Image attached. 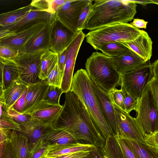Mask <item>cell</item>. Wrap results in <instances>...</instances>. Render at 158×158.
<instances>
[{
	"mask_svg": "<svg viewBox=\"0 0 158 158\" xmlns=\"http://www.w3.org/2000/svg\"><path fill=\"white\" fill-rule=\"evenodd\" d=\"M63 106L52 124L53 129L63 130L77 140H85L97 147L105 144L106 140L94 125L86 108L75 93L71 91L65 93Z\"/></svg>",
	"mask_w": 158,
	"mask_h": 158,
	"instance_id": "1",
	"label": "cell"
},
{
	"mask_svg": "<svg viewBox=\"0 0 158 158\" xmlns=\"http://www.w3.org/2000/svg\"><path fill=\"white\" fill-rule=\"evenodd\" d=\"M133 0H95L89 13L83 29L93 30L112 24L127 23L136 13Z\"/></svg>",
	"mask_w": 158,
	"mask_h": 158,
	"instance_id": "2",
	"label": "cell"
},
{
	"mask_svg": "<svg viewBox=\"0 0 158 158\" xmlns=\"http://www.w3.org/2000/svg\"><path fill=\"white\" fill-rule=\"evenodd\" d=\"M71 91L78 97L86 108L98 132L106 140L114 135L105 120L85 70L81 69L73 76Z\"/></svg>",
	"mask_w": 158,
	"mask_h": 158,
	"instance_id": "3",
	"label": "cell"
},
{
	"mask_svg": "<svg viewBox=\"0 0 158 158\" xmlns=\"http://www.w3.org/2000/svg\"><path fill=\"white\" fill-rule=\"evenodd\" d=\"M85 65L90 79L107 92L120 85L121 74L117 71L113 58L94 52Z\"/></svg>",
	"mask_w": 158,
	"mask_h": 158,
	"instance_id": "4",
	"label": "cell"
},
{
	"mask_svg": "<svg viewBox=\"0 0 158 158\" xmlns=\"http://www.w3.org/2000/svg\"><path fill=\"white\" fill-rule=\"evenodd\" d=\"M142 30L128 23H117L90 31L85 35L86 42L96 50L114 42H128L135 40Z\"/></svg>",
	"mask_w": 158,
	"mask_h": 158,
	"instance_id": "5",
	"label": "cell"
},
{
	"mask_svg": "<svg viewBox=\"0 0 158 158\" xmlns=\"http://www.w3.org/2000/svg\"><path fill=\"white\" fill-rule=\"evenodd\" d=\"M135 111L137 113L135 118L144 138L158 130V115L148 84L142 96L137 100Z\"/></svg>",
	"mask_w": 158,
	"mask_h": 158,
	"instance_id": "6",
	"label": "cell"
},
{
	"mask_svg": "<svg viewBox=\"0 0 158 158\" xmlns=\"http://www.w3.org/2000/svg\"><path fill=\"white\" fill-rule=\"evenodd\" d=\"M153 77L152 64H147L121 74L120 85L134 98L138 100Z\"/></svg>",
	"mask_w": 158,
	"mask_h": 158,
	"instance_id": "7",
	"label": "cell"
},
{
	"mask_svg": "<svg viewBox=\"0 0 158 158\" xmlns=\"http://www.w3.org/2000/svg\"><path fill=\"white\" fill-rule=\"evenodd\" d=\"M41 50L30 53L21 54L16 60L19 77L27 85L38 82L41 64V57L45 51Z\"/></svg>",
	"mask_w": 158,
	"mask_h": 158,
	"instance_id": "8",
	"label": "cell"
},
{
	"mask_svg": "<svg viewBox=\"0 0 158 158\" xmlns=\"http://www.w3.org/2000/svg\"><path fill=\"white\" fill-rule=\"evenodd\" d=\"M92 1L90 0H67L56 10L57 19L72 32L77 33L79 16L83 9Z\"/></svg>",
	"mask_w": 158,
	"mask_h": 158,
	"instance_id": "9",
	"label": "cell"
},
{
	"mask_svg": "<svg viewBox=\"0 0 158 158\" xmlns=\"http://www.w3.org/2000/svg\"><path fill=\"white\" fill-rule=\"evenodd\" d=\"M56 17L55 14L40 11L33 7L26 16L18 22L9 26L0 27V39L10 36L40 23H51Z\"/></svg>",
	"mask_w": 158,
	"mask_h": 158,
	"instance_id": "10",
	"label": "cell"
},
{
	"mask_svg": "<svg viewBox=\"0 0 158 158\" xmlns=\"http://www.w3.org/2000/svg\"><path fill=\"white\" fill-rule=\"evenodd\" d=\"M85 37V35L82 31H78L67 48L65 68L61 87L62 93L70 91L76 58Z\"/></svg>",
	"mask_w": 158,
	"mask_h": 158,
	"instance_id": "11",
	"label": "cell"
},
{
	"mask_svg": "<svg viewBox=\"0 0 158 158\" xmlns=\"http://www.w3.org/2000/svg\"><path fill=\"white\" fill-rule=\"evenodd\" d=\"M114 105L117 118V134L120 137L146 144L135 118Z\"/></svg>",
	"mask_w": 158,
	"mask_h": 158,
	"instance_id": "12",
	"label": "cell"
},
{
	"mask_svg": "<svg viewBox=\"0 0 158 158\" xmlns=\"http://www.w3.org/2000/svg\"><path fill=\"white\" fill-rule=\"evenodd\" d=\"M49 86L47 79L27 85L26 101L22 114H31L35 110L49 105L44 101Z\"/></svg>",
	"mask_w": 158,
	"mask_h": 158,
	"instance_id": "13",
	"label": "cell"
},
{
	"mask_svg": "<svg viewBox=\"0 0 158 158\" xmlns=\"http://www.w3.org/2000/svg\"><path fill=\"white\" fill-rule=\"evenodd\" d=\"M77 33L69 30L56 17L51 23L50 50L58 54L61 53L70 44Z\"/></svg>",
	"mask_w": 158,
	"mask_h": 158,
	"instance_id": "14",
	"label": "cell"
},
{
	"mask_svg": "<svg viewBox=\"0 0 158 158\" xmlns=\"http://www.w3.org/2000/svg\"><path fill=\"white\" fill-rule=\"evenodd\" d=\"M92 88L96 97L103 117L113 133H118V127L115 107L108 93L90 79Z\"/></svg>",
	"mask_w": 158,
	"mask_h": 158,
	"instance_id": "15",
	"label": "cell"
},
{
	"mask_svg": "<svg viewBox=\"0 0 158 158\" xmlns=\"http://www.w3.org/2000/svg\"><path fill=\"white\" fill-rule=\"evenodd\" d=\"M41 22L11 35L0 39V45H6L15 48L23 53L25 45L31 38L41 29L46 24Z\"/></svg>",
	"mask_w": 158,
	"mask_h": 158,
	"instance_id": "16",
	"label": "cell"
},
{
	"mask_svg": "<svg viewBox=\"0 0 158 158\" xmlns=\"http://www.w3.org/2000/svg\"><path fill=\"white\" fill-rule=\"evenodd\" d=\"M51 23L46 24L31 38L25 45L24 53H30L50 49Z\"/></svg>",
	"mask_w": 158,
	"mask_h": 158,
	"instance_id": "17",
	"label": "cell"
},
{
	"mask_svg": "<svg viewBox=\"0 0 158 158\" xmlns=\"http://www.w3.org/2000/svg\"><path fill=\"white\" fill-rule=\"evenodd\" d=\"M113 58L116 69L121 74L147 64L144 59L129 48L122 55Z\"/></svg>",
	"mask_w": 158,
	"mask_h": 158,
	"instance_id": "18",
	"label": "cell"
},
{
	"mask_svg": "<svg viewBox=\"0 0 158 158\" xmlns=\"http://www.w3.org/2000/svg\"><path fill=\"white\" fill-rule=\"evenodd\" d=\"M20 127L22 131L20 132L27 139L30 151L39 140L43 139L53 128L52 125L44 124L33 118L26 126Z\"/></svg>",
	"mask_w": 158,
	"mask_h": 158,
	"instance_id": "19",
	"label": "cell"
},
{
	"mask_svg": "<svg viewBox=\"0 0 158 158\" xmlns=\"http://www.w3.org/2000/svg\"><path fill=\"white\" fill-rule=\"evenodd\" d=\"M119 42L134 51L146 61L151 59L152 42L145 31L142 30L140 34L133 41Z\"/></svg>",
	"mask_w": 158,
	"mask_h": 158,
	"instance_id": "20",
	"label": "cell"
},
{
	"mask_svg": "<svg viewBox=\"0 0 158 158\" xmlns=\"http://www.w3.org/2000/svg\"><path fill=\"white\" fill-rule=\"evenodd\" d=\"M0 92L19 78L18 64L14 60L0 58Z\"/></svg>",
	"mask_w": 158,
	"mask_h": 158,
	"instance_id": "21",
	"label": "cell"
},
{
	"mask_svg": "<svg viewBox=\"0 0 158 158\" xmlns=\"http://www.w3.org/2000/svg\"><path fill=\"white\" fill-rule=\"evenodd\" d=\"M97 147L94 144L77 142L64 145H50L44 156L51 158L81 151H94Z\"/></svg>",
	"mask_w": 158,
	"mask_h": 158,
	"instance_id": "22",
	"label": "cell"
},
{
	"mask_svg": "<svg viewBox=\"0 0 158 158\" xmlns=\"http://www.w3.org/2000/svg\"><path fill=\"white\" fill-rule=\"evenodd\" d=\"M27 88L20 78L7 89L0 92V102L8 109L11 107Z\"/></svg>",
	"mask_w": 158,
	"mask_h": 158,
	"instance_id": "23",
	"label": "cell"
},
{
	"mask_svg": "<svg viewBox=\"0 0 158 158\" xmlns=\"http://www.w3.org/2000/svg\"><path fill=\"white\" fill-rule=\"evenodd\" d=\"M9 139L15 158H29L30 151L28 140L23 134L12 130Z\"/></svg>",
	"mask_w": 158,
	"mask_h": 158,
	"instance_id": "24",
	"label": "cell"
},
{
	"mask_svg": "<svg viewBox=\"0 0 158 158\" xmlns=\"http://www.w3.org/2000/svg\"><path fill=\"white\" fill-rule=\"evenodd\" d=\"M63 107L61 105L47 106L35 110L31 115L33 119L44 124L52 125Z\"/></svg>",
	"mask_w": 158,
	"mask_h": 158,
	"instance_id": "25",
	"label": "cell"
},
{
	"mask_svg": "<svg viewBox=\"0 0 158 158\" xmlns=\"http://www.w3.org/2000/svg\"><path fill=\"white\" fill-rule=\"evenodd\" d=\"M96 158H123L120 148L114 137L106 139L104 144L97 147Z\"/></svg>",
	"mask_w": 158,
	"mask_h": 158,
	"instance_id": "26",
	"label": "cell"
},
{
	"mask_svg": "<svg viewBox=\"0 0 158 158\" xmlns=\"http://www.w3.org/2000/svg\"><path fill=\"white\" fill-rule=\"evenodd\" d=\"M43 139L48 142L50 145H64L77 142L68 133L53 128L45 135Z\"/></svg>",
	"mask_w": 158,
	"mask_h": 158,
	"instance_id": "27",
	"label": "cell"
},
{
	"mask_svg": "<svg viewBox=\"0 0 158 158\" xmlns=\"http://www.w3.org/2000/svg\"><path fill=\"white\" fill-rule=\"evenodd\" d=\"M33 7L30 4L0 15V27L10 26L26 16Z\"/></svg>",
	"mask_w": 158,
	"mask_h": 158,
	"instance_id": "28",
	"label": "cell"
},
{
	"mask_svg": "<svg viewBox=\"0 0 158 158\" xmlns=\"http://www.w3.org/2000/svg\"><path fill=\"white\" fill-rule=\"evenodd\" d=\"M58 54L50 50L45 51L41 57V64L39 78L41 80H46L57 64Z\"/></svg>",
	"mask_w": 158,
	"mask_h": 158,
	"instance_id": "29",
	"label": "cell"
},
{
	"mask_svg": "<svg viewBox=\"0 0 158 158\" xmlns=\"http://www.w3.org/2000/svg\"><path fill=\"white\" fill-rule=\"evenodd\" d=\"M137 158H158V153L146 144L130 139H123Z\"/></svg>",
	"mask_w": 158,
	"mask_h": 158,
	"instance_id": "30",
	"label": "cell"
},
{
	"mask_svg": "<svg viewBox=\"0 0 158 158\" xmlns=\"http://www.w3.org/2000/svg\"><path fill=\"white\" fill-rule=\"evenodd\" d=\"M1 111L0 128L14 130L19 132L22 131L20 127L8 114V108L4 104L0 102Z\"/></svg>",
	"mask_w": 158,
	"mask_h": 158,
	"instance_id": "31",
	"label": "cell"
},
{
	"mask_svg": "<svg viewBox=\"0 0 158 158\" xmlns=\"http://www.w3.org/2000/svg\"><path fill=\"white\" fill-rule=\"evenodd\" d=\"M128 49L127 48L120 42H114L102 46L99 50L101 51L104 54L114 58L122 55Z\"/></svg>",
	"mask_w": 158,
	"mask_h": 158,
	"instance_id": "32",
	"label": "cell"
},
{
	"mask_svg": "<svg viewBox=\"0 0 158 158\" xmlns=\"http://www.w3.org/2000/svg\"><path fill=\"white\" fill-rule=\"evenodd\" d=\"M62 94L61 89L53 86H49L44 101L49 105H60V99Z\"/></svg>",
	"mask_w": 158,
	"mask_h": 158,
	"instance_id": "33",
	"label": "cell"
},
{
	"mask_svg": "<svg viewBox=\"0 0 158 158\" xmlns=\"http://www.w3.org/2000/svg\"><path fill=\"white\" fill-rule=\"evenodd\" d=\"M7 111L8 115L20 127L26 126L32 119L31 114L20 113L12 107L8 109Z\"/></svg>",
	"mask_w": 158,
	"mask_h": 158,
	"instance_id": "34",
	"label": "cell"
},
{
	"mask_svg": "<svg viewBox=\"0 0 158 158\" xmlns=\"http://www.w3.org/2000/svg\"><path fill=\"white\" fill-rule=\"evenodd\" d=\"M23 53L14 47L0 45V58L16 61Z\"/></svg>",
	"mask_w": 158,
	"mask_h": 158,
	"instance_id": "35",
	"label": "cell"
},
{
	"mask_svg": "<svg viewBox=\"0 0 158 158\" xmlns=\"http://www.w3.org/2000/svg\"><path fill=\"white\" fill-rule=\"evenodd\" d=\"M49 146L48 142L40 139L31 150L29 158H40L44 156Z\"/></svg>",
	"mask_w": 158,
	"mask_h": 158,
	"instance_id": "36",
	"label": "cell"
},
{
	"mask_svg": "<svg viewBox=\"0 0 158 158\" xmlns=\"http://www.w3.org/2000/svg\"><path fill=\"white\" fill-rule=\"evenodd\" d=\"M121 91L123 95L125 111L129 113L133 110L135 111L137 104V100L134 98L123 86H121Z\"/></svg>",
	"mask_w": 158,
	"mask_h": 158,
	"instance_id": "37",
	"label": "cell"
},
{
	"mask_svg": "<svg viewBox=\"0 0 158 158\" xmlns=\"http://www.w3.org/2000/svg\"><path fill=\"white\" fill-rule=\"evenodd\" d=\"M108 93L112 103L120 109L125 111L123 97L120 89H118L115 88Z\"/></svg>",
	"mask_w": 158,
	"mask_h": 158,
	"instance_id": "38",
	"label": "cell"
},
{
	"mask_svg": "<svg viewBox=\"0 0 158 158\" xmlns=\"http://www.w3.org/2000/svg\"><path fill=\"white\" fill-rule=\"evenodd\" d=\"M114 137L120 148L123 158H137L124 140L120 138L118 134Z\"/></svg>",
	"mask_w": 158,
	"mask_h": 158,
	"instance_id": "39",
	"label": "cell"
},
{
	"mask_svg": "<svg viewBox=\"0 0 158 158\" xmlns=\"http://www.w3.org/2000/svg\"><path fill=\"white\" fill-rule=\"evenodd\" d=\"M144 139L147 145L158 153V130L151 134L145 135Z\"/></svg>",
	"mask_w": 158,
	"mask_h": 158,
	"instance_id": "40",
	"label": "cell"
},
{
	"mask_svg": "<svg viewBox=\"0 0 158 158\" xmlns=\"http://www.w3.org/2000/svg\"><path fill=\"white\" fill-rule=\"evenodd\" d=\"M46 79L47 83L49 86H53L61 89V84L59 77L57 64L51 72Z\"/></svg>",
	"mask_w": 158,
	"mask_h": 158,
	"instance_id": "41",
	"label": "cell"
},
{
	"mask_svg": "<svg viewBox=\"0 0 158 158\" xmlns=\"http://www.w3.org/2000/svg\"><path fill=\"white\" fill-rule=\"evenodd\" d=\"M39 10L51 13L50 0H33L30 4Z\"/></svg>",
	"mask_w": 158,
	"mask_h": 158,
	"instance_id": "42",
	"label": "cell"
},
{
	"mask_svg": "<svg viewBox=\"0 0 158 158\" xmlns=\"http://www.w3.org/2000/svg\"><path fill=\"white\" fill-rule=\"evenodd\" d=\"M67 48L61 53L58 54V60L57 63L58 73L61 85L65 68Z\"/></svg>",
	"mask_w": 158,
	"mask_h": 158,
	"instance_id": "43",
	"label": "cell"
},
{
	"mask_svg": "<svg viewBox=\"0 0 158 158\" xmlns=\"http://www.w3.org/2000/svg\"><path fill=\"white\" fill-rule=\"evenodd\" d=\"M148 85L153 96L158 115V80L154 77Z\"/></svg>",
	"mask_w": 158,
	"mask_h": 158,
	"instance_id": "44",
	"label": "cell"
},
{
	"mask_svg": "<svg viewBox=\"0 0 158 158\" xmlns=\"http://www.w3.org/2000/svg\"><path fill=\"white\" fill-rule=\"evenodd\" d=\"M92 5V2L85 7L81 12L78 19L77 25V29L78 31H82L83 30V24Z\"/></svg>",
	"mask_w": 158,
	"mask_h": 158,
	"instance_id": "45",
	"label": "cell"
},
{
	"mask_svg": "<svg viewBox=\"0 0 158 158\" xmlns=\"http://www.w3.org/2000/svg\"><path fill=\"white\" fill-rule=\"evenodd\" d=\"M27 91V88L11 106L15 110L21 113H23L25 105Z\"/></svg>",
	"mask_w": 158,
	"mask_h": 158,
	"instance_id": "46",
	"label": "cell"
},
{
	"mask_svg": "<svg viewBox=\"0 0 158 158\" xmlns=\"http://www.w3.org/2000/svg\"><path fill=\"white\" fill-rule=\"evenodd\" d=\"M2 158H15L13 150L9 139L3 144Z\"/></svg>",
	"mask_w": 158,
	"mask_h": 158,
	"instance_id": "47",
	"label": "cell"
},
{
	"mask_svg": "<svg viewBox=\"0 0 158 158\" xmlns=\"http://www.w3.org/2000/svg\"><path fill=\"white\" fill-rule=\"evenodd\" d=\"M91 152L89 151L77 152L60 156L55 158H80L87 156Z\"/></svg>",
	"mask_w": 158,
	"mask_h": 158,
	"instance_id": "48",
	"label": "cell"
},
{
	"mask_svg": "<svg viewBox=\"0 0 158 158\" xmlns=\"http://www.w3.org/2000/svg\"><path fill=\"white\" fill-rule=\"evenodd\" d=\"M66 1L67 0H50L51 13L55 14L57 9L62 6Z\"/></svg>",
	"mask_w": 158,
	"mask_h": 158,
	"instance_id": "49",
	"label": "cell"
},
{
	"mask_svg": "<svg viewBox=\"0 0 158 158\" xmlns=\"http://www.w3.org/2000/svg\"><path fill=\"white\" fill-rule=\"evenodd\" d=\"M148 21H145L143 19H134L133 21L131 24L134 27L138 28L146 29Z\"/></svg>",
	"mask_w": 158,
	"mask_h": 158,
	"instance_id": "50",
	"label": "cell"
},
{
	"mask_svg": "<svg viewBox=\"0 0 158 158\" xmlns=\"http://www.w3.org/2000/svg\"><path fill=\"white\" fill-rule=\"evenodd\" d=\"M133 1L136 4H139L143 6H146L148 4L150 3H153L158 5V0H133Z\"/></svg>",
	"mask_w": 158,
	"mask_h": 158,
	"instance_id": "51",
	"label": "cell"
},
{
	"mask_svg": "<svg viewBox=\"0 0 158 158\" xmlns=\"http://www.w3.org/2000/svg\"><path fill=\"white\" fill-rule=\"evenodd\" d=\"M152 65L154 77L158 80V59L153 63Z\"/></svg>",
	"mask_w": 158,
	"mask_h": 158,
	"instance_id": "52",
	"label": "cell"
},
{
	"mask_svg": "<svg viewBox=\"0 0 158 158\" xmlns=\"http://www.w3.org/2000/svg\"><path fill=\"white\" fill-rule=\"evenodd\" d=\"M80 158H96L95 151L92 152L87 156Z\"/></svg>",
	"mask_w": 158,
	"mask_h": 158,
	"instance_id": "53",
	"label": "cell"
},
{
	"mask_svg": "<svg viewBox=\"0 0 158 158\" xmlns=\"http://www.w3.org/2000/svg\"><path fill=\"white\" fill-rule=\"evenodd\" d=\"M40 158H51L47 157H46L44 156H43Z\"/></svg>",
	"mask_w": 158,
	"mask_h": 158,
	"instance_id": "54",
	"label": "cell"
},
{
	"mask_svg": "<svg viewBox=\"0 0 158 158\" xmlns=\"http://www.w3.org/2000/svg\"></svg>",
	"mask_w": 158,
	"mask_h": 158,
	"instance_id": "55",
	"label": "cell"
}]
</instances>
